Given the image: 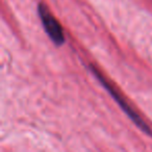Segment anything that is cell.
Segmentation results:
<instances>
[{"mask_svg":"<svg viewBox=\"0 0 152 152\" xmlns=\"http://www.w3.org/2000/svg\"><path fill=\"white\" fill-rule=\"evenodd\" d=\"M90 69H91V72L95 75V77L97 78V80L103 86V88L106 90V91L110 93V95L114 98V100L119 104L121 108L123 110V112L131 119L133 123L141 129L142 131L146 133L147 135L152 137V129L149 127V125L145 122V121L142 119V117L140 116L137 113V110H134V108L129 104V102L125 99V97L118 91L116 87H114V85L110 83V81L108 80L107 78H105V76L95 67V66L91 65L90 66Z\"/></svg>","mask_w":152,"mask_h":152,"instance_id":"cell-1","label":"cell"},{"mask_svg":"<svg viewBox=\"0 0 152 152\" xmlns=\"http://www.w3.org/2000/svg\"><path fill=\"white\" fill-rule=\"evenodd\" d=\"M38 14L39 17H40L41 23H42L43 27H44L45 31L48 34L49 38L56 45L64 44L66 39L61 25L44 3H40L39 4Z\"/></svg>","mask_w":152,"mask_h":152,"instance_id":"cell-2","label":"cell"}]
</instances>
